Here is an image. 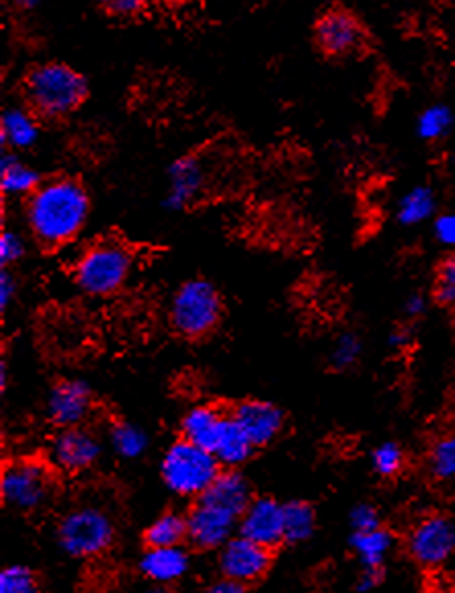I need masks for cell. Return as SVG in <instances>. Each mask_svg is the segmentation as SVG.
<instances>
[{"label":"cell","instance_id":"cell-1","mask_svg":"<svg viewBox=\"0 0 455 593\" xmlns=\"http://www.w3.org/2000/svg\"><path fill=\"white\" fill-rule=\"evenodd\" d=\"M89 191L75 177L47 179L25 201L31 237L46 251H56L76 241L89 222Z\"/></svg>","mask_w":455,"mask_h":593},{"label":"cell","instance_id":"cell-2","mask_svg":"<svg viewBox=\"0 0 455 593\" xmlns=\"http://www.w3.org/2000/svg\"><path fill=\"white\" fill-rule=\"evenodd\" d=\"M23 95L37 118L64 120L85 103L89 83L64 62L35 64L23 80Z\"/></svg>","mask_w":455,"mask_h":593},{"label":"cell","instance_id":"cell-3","mask_svg":"<svg viewBox=\"0 0 455 593\" xmlns=\"http://www.w3.org/2000/svg\"><path fill=\"white\" fill-rule=\"evenodd\" d=\"M132 270V249L120 239H101L89 244L76 259V288L92 298H107L125 286Z\"/></svg>","mask_w":455,"mask_h":593},{"label":"cell","instance_id":"cell-4","mask_svg":"<svg viewBox=\"0 0 455 593\" xmlns=\"http://www.w3.org/2000/svg\"><path fill=\"white\" fill-rule=\"evenodd\" d=\"M224 471L212 452L187 440L173 441L160 462L165 487L187 499H199Z\"/></svg>","mask_w":455,"mask_h":593},{"label":"cell","instance_id":"cell-5","mask_svg":"<svg viewBox=\"0 0 455 593\" xmlns=\"http://www.w3.org/2000/svg\"><path fill=\"white\" fill-rule=\"evenodd\" d=\"M224 303L218 288L208 279H187L170 298V327L185 339H203L215 331L222 320Z\"/></svg>","mask_w":455,"mask_h":593},{"label":"cell","instance_id":"cell-6","mask_svg":"<svg viewBox=\"0 0 455 593\" xmlns=\"http://www.w3.org/2000/svg\"><path fill=\"white\" fill-rule=\"evenodd\" d=\"M113 517L99 505L70 509L58 524V545L73 559H97L113 547Z\"/></svg>","mask_w":455,"mask_h":593},{"label":"cell","instance_id":"cell-7","mask_svg":"<svg viewBox=\"0 0 455 593\" xmlns=\"http://www.w3.org/2000/svg\"><path fill=\"white\" fill-rule=\"evenodd\" d=\"M0 495L11 509L33 514L46 507L54 495L52 472L37 460H13L4 466L0 476Z\"/></svg>","mask_w":455,"mask_h":593},{"label":"cell","instance_id":"cell-8","mask_svg":"<svg viewBox=\"0 0 455 593\" xmlns=\"http://www.w3.org/2000/svg\"><path fill=\"white\" fill-rule=\"evenodd\" d=\"M409 552L425 569L447 563L455 552L454 521L443 514L421 517L410 530Z\"/></svg>","mask_w":455,"mask_h":593},{"label":"cell","instance_id":"cell-9","mask_svg":"<svg viewBox=\"0 0 455 593\" xmlns=\"http://www.w3.org/2000/svg\"><path fill=\"white\" fill-rule=\"evenodd\" d=\"M274 563V550L236 534L226 547L218 550V567L222 578L241 585L257 583L267 575Z\"/></svg>","mask_w":455,"mask_h":593},{"label":"cell","instance_id":"cell-10","mask_svg":"<svg viewBox=\"0 0 455 593\" xmlns=\"http://www.w3.org/2000/svg\"><path fill=\"white\" fill-rule=\"evenodd\" d=\"M238 524L241 517L206 499H196L187 514V540L199 550H220L234 538Z\"/></svg>","mask_w":455,"mask_h":593},{"label":"cell","instance_id":"cell-11","mask_svg":"<svg viewBox=\"0 0 455 593\" xmlns=\"http://www.w3.org/2000/svg\"><path fill=\"white\" fill-rule=\"evenodd\" d=\"M103 454L99 438L87 427L60 429L49 443V462L64 474H82L91 471Z\"/></svg>","mask_w":455,"mask_h":593},{"label":"cell","instance_id":"cell-12","mask_svg":"<svg viewBox=\"0 0 455 593\" xmlns=\"http://www.w3.org/2000/svg\"><path fill=\"white\" fill-rule=\"evenodd\" d=\"M314 40L326 56L343 58L364 47L365 30L362 21L347 9H329L314 23Z\"/></svg>","mask_w":455,"mask_h":593},{"label":"cell","instance_id":"cell-13","mask_svg":"<svg viewBox=\"0 0 455 593\" xmlns=\"http://www.w3.org/2000/svg\"><path fill=\"white\" fill-rule=\"evenodd\" d=\"M91 386L78 378L56 382L47 395V419L60 429L82 427L92 411Z\"/></svg>","mask_w":455,"mask_h":593},{"label":"cell","instance_id":"cell-14","mask_svg":"<svg viewBox=\"0 0 455 593\" xmlns=\"http://www.w3.org/2000/svg\"><path fill=\"white\" fill-rule=\"evenodd\" d=\"M238 534L269 550L284 545V503L265 495L255 497L241 517Z\"/></svg>","mask_w":455,"mask_h":593},{"label":"cell","instance_id":"cell-15","mask_svg":"<svg viewBox=\"0 0 455 593\" xmlns=\"http://www.w3.org/2000/svg\"><path fill=\"white\" fill-rule=\"evenodd\" d=\"M230 415L243 427L244 433L257 450L277 440L286 426L284 411L274 403L260 398H248L238 403Z\"/></svg>","mask_w":455,"mask_h":593},{"label":"cell","instance_id":"cell-16","mask_svg":"<svg viewBox=\"0 0 455 593\" xmlns=\"http://www.w3.org/2000/svg\"><path fill=\"white\" fill-rule=\"evenodd\" d=\"M206 187V171L193 154H185L168 168V191L165 208L181 212L198 201Z\"/></svg>","mask_w":455,"mask_h":593},{"label":"cell","instance_id":"cell-17","mask_svg":"<svg viewBox=\"0 0 455 593\" xmlns=\"http://www.w3.org/2000/svg\"><path fill=\"white\" fill-rule=\"evenodd\" d=\"M191 569V557L185 547L146 548L140 559V573L156 587L179 583Z\"/></svg>","mask_w":455,"mask_h":593},{"label":"cell","instance_id":"cell-18","mask_svg":"<svg viewBox=\"0 0 455 593\" xmlns=\"http://www.w3.org/2000/svg\"><path fill=\"white\" fill-rule=\"evenodd\" d=\"M255 450L257 448L253 446V441L248 440L243 427L236 424V419L230 413H226L212 446V454L218 458L222 469L236 471L241 464L253 457Z\"/></svg>","mask_w":455,"mask_h":593},{"label":"cell","instance_id":"cell-19","mask_svg":"<svg viewBox=\"0 0 455 593\" xmlns=\"http://www.w3.org/2000/svg\"><path fill=\"white\" fill-rule=\"evenodd\" d=\"M40 140L37 116L25 107H9L0 118V142L4 151H25Z\"/></svg>","mask_w":455,"mask_h":593},{"label":"cell","instance_id":"cell-20","mask_svg":"<svg viewBox=\"0 0 455 593\" xmlns=\"http://www.w3.org/2000/svg\"><path fill=\"white\" fill-rule=\"evenodd\" d=\"M226 413L215 409L212 405H198L182 415V440L191 441L199 448L212 452L213 441L220 431Z\"/></svg>","mask_w":455,"mask_h":593},{"label":"cell","instance_id":"cell-21","mask_svg":"<svg viewBox=\"0 0 455 593\" xmlns=\"http://www.w3.org/2000/svg\"><path fill=\"white\" fill-rule=\"evenodd\" d=\"M42 175L4 151L0 158V189L4 198H30L42 185Z\"/></svg>","mask_w":455,"mask_h":593},{"label":"cell","instance_id":"cell-22","mask_svg":"<svg viewBox=\"0 0 455 593\" xmlns=\"http://www.w3.org/2000/svg\"><path fill=\"white\" fill-rule=\"evenodd\" d=\"M392 547H395V536L384 526L371 532H353L351 536V548L355 557L359 559L362 569L384 571Z\"/></svg>","mask_w":455,"mask_h":593},{"label":"cell","instance_id":"cell-23","mask_svg":"<svg viewBox=\"0 0 455 593\" xmlns=\"http://www.w3.org/2000/svg\"><path fill=\"white\" fill-rule=\"evenodd\" d=\"M187 536V516L179 512H165L154 517L144 530V545L146 548L182 547Z\"/></svg>","mask_w":455,"mask_h":593},{"label":"cell","instance_id":"cell-24","mask_svg":"<svg viewBox=\"0 0 455 593\" xmlns=\"http://www.w3.org/2000/svg\"><path fill=\"white\" fill-rule=\"evenodd\" d=\"M317 532V512L310 503H284V540L288 545H303Z\"/></svg>","mask_w":455,"mask_h":593},{"label":"cell","instance_id":"cell-25","mask_svg":"<svg viewBox=\"0 0 455 593\" xmlns=\"http://www.w3.org/2000/svg\"><path fill=\"white\" fill-rule=\"evenodd\" d=\"M109 441L118 457L123 460H136L148 450V433L132 421H115L109 427Z\"/></svg>","mask_w":455,"mask_h":593},{"label":"cell","instance_id":"cell-26","mask_svg":"<svg viewBox=\"0 0 455 593\" xmlns=\"http://www.w3.org/2000/svg\"><path fill=\"white\" fill-rule=\"evenodd\" d=\"M437 198L435 191L426 185H419L410 189L404 198L398 204V222L404 227H417L429 220L435 213Z\"/></svg>","mask_w":455,"mask_h":593},{"label":"cell","instance_id":"cell-27","mask_svg":"<svg viewBox=\"0 0 455 593\" xmlns=\"http://www.w3.org/2000/svg\"><path fill=\"white\" fill-rule=\"evenodd\" d=\"M426 471L437 483H455V433H443L431 443Z\"/></svg>","mask_w":455,"mask_h":593},{"label":"cell","instance_id":"cell-28","mask_svg":"<svg viewBox=\"0 0 455 593\" xmlns=\"http://www.w3.org/2000/svg\"><path fill=\"white\" fill-rule=\"evenodd\" d=\"M452 125H454V113L450 107L431 106L419 116L417 132L426 142H437L452 130Z\"/></svg>","mask_w":455,"mask_h":593},{"label":"cell","instance_id":"cell-29","mask_svg":"<svg viewBox=\"0 0 455 593\" xmlns=\"http://www.w3.org/2000/svg\"><path fill=\"white\" fill-rule=\"evenodd\" d=\"M407 466V454L400 443L384 441L371 452V469L381 479H395Z\"/></svg>","mask_w":455,"mask_h":593},{"label":"cell","instance_id":"cell-30","mask_svg":"<svg viewBox=\"0 0 455 593\" xmlns=\"http://www.w3.org/2000/svg\"><path fill=\"white\" fill-rule=\"evenodd\" d=\"M0 593H42V585L30 567L9 564L0 571Z\"/></svg>","mask_w":455,"mask_h":593},{"label":"cell","instance_id":"cell-31","mask_svg":"<svg viewBox=\"0 0 455 593\" xmlns=\"http://www.w3.org/2000/svg\"><path fill=\"white\" fill-rule=\"evenodd\" d=\"M433 300L443 308H455V251L441 259L435 270Z\"/></svg>","mask_w":455,"mask_h":593},{"label":"cell","instance_id":"cell-32","mask_svg":"<svg viewBox=\"0 0 455 593\" xmlns=\"http://www.w3.org/2000/svg\"><path fill=\"white\" fill-rule=\"evenodd\" d=\"M362 339L355 333H343L336 337L333 350H331V365L334 370H349L359 362L362 358Z\"/></svg>","mask_w":455,"mask_h":593},{"label":"cell","instance_id":"cell-33","mask_svg":"<svg viewBox=\"0 0 455 593\" xmlns=\"http://www.w3.org/2000/svg\"><path fill=\"white\" fill-rule=\"evenodd\" d=\"M27 249L25 241L15 230L4 229L0 232V265L7 270L9 265H15L16 261L25 257Z\"/></svg>","mask_w":455,"mask_h":593},{"label":"cell","instance_id":"cell-34","mask_svg":"<svg viewBox=\"0 0 455 593\" xmlns=\"http://www.w3.org/2000/svg\"><path fill=\"white\" fill-rule=\"evenodd\" d=\"M351 530L353 532H371L381 528V519L376 505L371 503H357L349 514Z\"/></svg>","mask_w":455,"mask_h":593},{"label":"cell","instance_id":"cell-35","mask_svg":"<svg viewBox=\"0 0 455 593\" xmlns=\"http://www.w3.org/2000/svg\"><path fill=\"white\" fill-rule=\"evenodd\" d=\"M435 239L441 244L455 249V213H441L435 220Z\"/></svg>","mask_w":455,"mask_h":593},{"label":"cell","instance_id":"cell-36","mask_svg":"<svg viewBox=\"0 0 455 593\" xmlns=\"http://www.w3.org/2000/svg\"><path fill=\"white\" fill-rule=\"evenodd\" d=\"M106 11L109 15L130 19V17H137L144 11V2H137V0H113V2H106Z\"/></svg>","mask_w":455,"mask_h":593},{"label":"cell","instance_id":"cell-37","mask_svg":"<svg viewBox=\"0 0 455 593\" xmlns=\"http://www.w3.org/2000/svg\"><path fill=\"white\" fill-rule=\"evenodd\" d=\"M16 289H19V284H16L15 275L9 270H2L0 274V310L2 312L15 300Z\"/></svg>","mask_w":455,"mask_h":593},{"label":"cell","instance_id":"cell-38","mask_svg":"<svg viewBox=\"0 0 455 593\" xmlns=\"http://www.w3.org/2000/svg\"><path fill=\"white\" fill-rule=\"evenodd\" d=\"M381 581H384V571L362 569V573H359V578H357V592H374Z\"/></svg>","mask_w":455,"mask_h":593},{"label":"cell","instance_id":"cell-39","mask_svg":"<svg viewBox=\"0 0 455 593\" xmlns=\"http://www.w3.org/2000/svg\"><path fill=\"white\" fill-rule=\"evenodd\" d=\"M199 593H246V587L241 583H234L230 579H218L210 583L208 587H203Z\"/></svg>","mask_w":455,"mask_h":593},{"label":"cell","instance_id":"cell-40","mask_svg":"<svg viewBox=\"0 0 455 593\" xmlns=\"http://www.w3.org/2000/svg\"><path fill=\"white\" fill-rule=\"evenodd\" d=\"M404 310L409 317H421L426 310V298L423 294H412L407 305H404Z\"/></svg>","mask_w":455,"mask_h":593},{"label":"cell","instance_id":"cell-41","mask_svg":"<svg viewBox=\"0 0 455 593\" xmlns=\"http://www.w3.org/2000/svg\"><path fill=\"white\" fill-rule=\"evenodd\" d=\"M410 341H412V337H410L409 329H398V331H395V333L390 336V339H388V343H390L392 350H407L410 345Z\"/></svg>","mask_w":455,"mask_h":593},{"label":"cell","instance_id":"cell-42","mask_svg":"<svg viewBox=\"0 0 455 593\" xmlns=\"http://www.w3.org/2000/svg\"><path fill=\"white\" fill-rule=\"evenodd\" d=\"M7 382H9V378H7V364L2 362L0 364V386H2V391L7 388Z\"/></svg>","mask_w":455,"mask_h":593},{"label":"cell","instance_id":"cell-43","mask_svg":"<svg viewBox=\"0 0 455 593\" xmlns=\"http://www.w3.org/2000/svg\"><path fill=\"white\" fill-rule=\"evenodd\" d=\"M146 593H182L179 590H173V587H152Z\"/></svg>","mask_w":455,"mask_h":593},{"label":"cell","instance_id":"cell-44","mask_svg":"<svg viewBox=\"0 0 455 593\" xmlns=\"http://www.w3.org/2000/svg\"><path fill=\"white\" fill-rule=\"evenodd\" d=\"M454 163H455V153H454Z\"/></svg>","mask_w":455,"mask_h":593}]
</instances>
